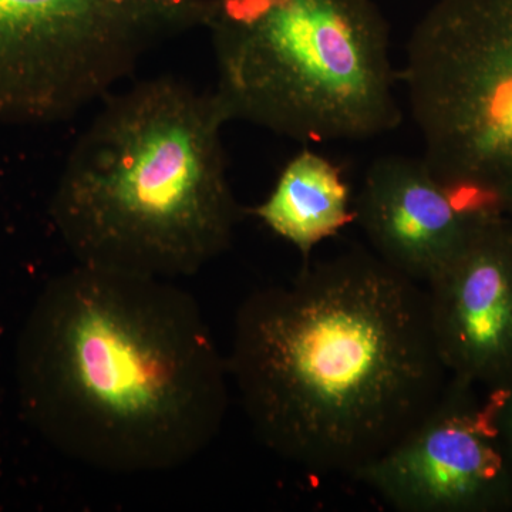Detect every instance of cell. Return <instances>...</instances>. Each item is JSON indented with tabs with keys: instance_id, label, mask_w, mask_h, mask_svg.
<instances>
[{
	"instance_id": "1",
	"label": "cell",
	"mask_w": 512,
	"mask_h": 512,
	"mask_svg": "<svg viewBox=\"0 0 512 512\" xmlns=\"http://www.w3.org/2000/svg\"><path fill=\"white\" fill-rule=\"evenodd\" d=\"M227 365L256 437L318 476L353 477L382 456L450 377L426 289L363 249L249 293Z\"/></svg>"
},
{
	"instance_id": "2",
	"label": "cell",
	"mask_w": 512,
	"mask_h": 512,
	"mask_svg": "<svg viewBox=\"0 0 512 512\" xmlns=\"http://www.w3.org/2000/svg\"><path fill=\"white\" fill-rule=\"evenodd\" d=\"M228 365L191 293L165 279L74 266L33 312L26 406L66 456L121 476L183 467L214 443Z\"/></svg>"
},
{
	"instance_id": "3",
	"label": "cell",
	"mask_w": 512,
	"mask_h": 512,
	"mask_svg": "<svg viewBox=\"0 0 512 512\" xmlns=\"http://www.w3.org/2000/svg\"><path fill=\"white\" fill-rule=\"evenodd\" d=\"M67 157L52 214L77 264L173 281L232 244L220 97L173 76L104 97Z\"/></svg>"
},
{
	"instance_id": "4",
	"label": "cell",
	"mask_w": 512,
	"mask_h": 512,
	"mask_svg": "<svg viewBox=\"0 0 512 512\" xmlns=\"http://www.w3.org/2000/svg\"><path fill=\"white\" fill-rule=\"evenodd\" d=\"M229 119L301 141H365L400 126L390 30L375 0H207Z\"/></svg>"
},
{
	"instance_id": "5",
	"label": "cell",
	"mask_w": 512,
	"mask_h": 512,
	"mask_svg": "<svg viewBox=\"0 0 512 512\" xmlns=\"http://www.w3.org/2000/svg\"><path fill=\"white\" fill-rule=\"evenodd\" d=\"M399 79L431 171L512 218V0H437Z\"/></svg>"
},
{
	"instance_id": "6",
	"label": "cell",
	"mask_w": 512,
	"mask_h": 512,
	"mask_svg": "<svg viewBox=\"0 0 512 512\" xmlns=\"http://www.w3.org/2000/svg\"><path fill=\"white\" fill-rule=\"evenodd\" d=\"M207 0H0V123L72 119L150 50L204 28Z\"/></svg>"
},
{
	"instance_id": "7",
	"label": "cell",
	"mask_w": 512,
	"mask_h": 512,
	"mask_svg": "<svg viewBox=\"0 0 512 512\" xmlns=\"http://www.w3.org/2000/svg\"><path fill=\"white\" fill-rule=\"evenodd\" d=\"M352 478L400 512L512 511V470L491 402L456 376L413 429Z\"/></svg>"
},
{
	"instance_id": "8",
	"label": "cell",
	"mask_w": 512,
	"mask_h": 512,
	"mask_svg": "<svg viewBox=\"0 0 512 512\" xmlns=\"http://www.w3.org/2000/svg\"><path fill=\"white\" fill-rule=\"evenodd\" d=\"M450 376L491 392L512 383V218L481 208L466 242L424 285Z\"/></svg>"
},
{
	"instance_id": "9",
	"label": "cell",
	"mask_w": 512,
	"mask_h": 512,
	"mask_svg": "<svg viewBox=\"0 0 512 512\" xmlns=\"http://www.w3.org/2000/svg\"><path fill=\"white\" fill-rule=\"evenodd\" d=\"M481 208L447 187L424 158L383 156L367 168L355 221L383 262L426 285L466 242Z\"/></svg>"
},
{
	"instance_id": "10",
	"label": "cell",
	"mask_w": 512,
	"mask_h": 512,
	"mask_svg": "<svg viewBox=\"0 0 512 512\" xmlns=\"http://www.w3.org/2000/svg\"><path fill=\"white\" fill-rule=\"evenodd\" d=\"M249 214L298 249L303 262L356 220L352 190L342 168L309 148L285 164L271 192Z\"/></svg>"
},
{
	"instance_id": "11",
	"label": "cell",
	"mask_w": 512,
	"mask_h": 512,
	"mask_svg": "<svg viewBox=\"0 0 512 512\" xmlns=\"http://www.w3.org/2000/svg\"><path fill=\"white\" fill-rule=\"evenodd\" d=\"M491 397L495 427L512 470V383Z\"/></svg>"
}]
</instances>
